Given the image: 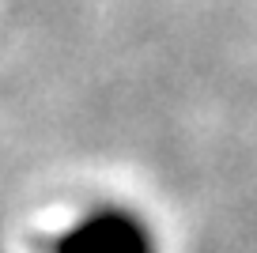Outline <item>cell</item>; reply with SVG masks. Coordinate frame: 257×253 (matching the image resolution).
<instances>
[{"instance_id": "cell-1", "label": "cell", "mask_w": 257, "mask_h": 253, "mask_svg": "<svg viewBox=\"0 0 257 253\" xmlns=\"http://www.w3.org/2000/svg\"><path fill=\"white\" fill-rule=\"evenodd\" d=\"M57 253H152L144 223L125 212H98L76 223L57 242Z\"/></svg>"}]
</instances>
